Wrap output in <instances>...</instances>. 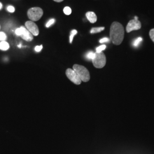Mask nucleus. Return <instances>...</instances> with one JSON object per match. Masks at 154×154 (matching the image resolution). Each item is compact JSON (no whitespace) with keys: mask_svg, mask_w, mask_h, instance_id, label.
<instances>
[{"mask_svg":"<svg viewBox=\"0 0 154 154\" xmlns=\"http://www.w3.org/2000/svg\"><path fill=\"white\" fill-rule=\"evenodd\" d=\"M25 27L34 36H37L39 33V29L36 23L32 21L25 22Z\"/></svg>","mask_w":154,"mask_h":154,"instance_id":"nucleus-7","label":"nucleus"},{"mask_svg":"<svg viewBox=\"0 0 154 154\" xmlns=\"http://www.w3.org/2000/svg\"><path fill=\"white\" fill-rule=\"evenodd\" d=\"M142 41V38L141 37H139L137 39H136L135 40V41L134 42V45L135 46H137L139 45V44L140 43V42Z\"/></svg>","mask_w":154,"mask_h":154,"instance_id":"nucleus-19","label":"nucleus"},{"mask_svg":"<svg viewBox=\"0 0 154 154\" xmlns=\"http://www.w3.org/2000/svg\"><path fill=\"white\" fill-rule=\"evenodd\" d=\"M6 9H7V11L10 13H13L15 11V8L13 6H8Z\"/></svg>","mask_w":154,"mask_h":154,"instance_id":"nucleus-20","label":"nucleus"},{"mask_svg":"<svg viewBox=\"0 0 154 154\" xmlns=\"http://www.w3.org/2000/svg\"><path fill=\"white\" fill-rule=\"evenodd\" d=\"M72 9L69 7V6H66L63 9V12L66 15H70L72 13Z\"/></svg>","mask_w":154,"mask_h":154,"instance_id":"nucleus-13","label":"nucleus"},{"mask_svg":"<svg viewBox=\"0 0 154 154\" xmlns=\"http://www.w3.org/2000/svg\"><path fill=\"white\" fill-rule=\"evenodd\" d=\"M54 22H55V20L54 19H53V18L50 19L49 21L47 22V23L46 24V28H49L51 25L54 23Z\"/></svg>","mask_w":154,"mask_h":154,"instance_id":"nucleus-18","label":"nucleus"},{"mask_svg":"<svg viewBox=\"0 0 154 154\" xmlns=\"http://www.w3.org/2000/svg\"><path fill=\"white\" fill-rule=\"evenodd\" d=\"M106 46L105 45H102L98 47V48L96 49V51H97L96 52H97V53L102 52V51L106 49Z\"/></svg>","mask_w":154,"mask_h":154,"instance_id":"nucleus-15","label":"nucleus"},{"mask_svg":"<svg viewBox=\"0 0 154 154\" xmlns=\"http://www.w3.org/2000/svg\"><path fill=\"white\" fill-rule=\"evenodd\" d=\"M21 29V37L23 39L30 42L32 41L33 39V35L32 34L30 33L28 29L23 26H21L20 27Z\"/></svg>","mask_w":154,"mask_h":154,"instance_id":"nucleus-8","label":"nucleus"},{"mask_svg":"<svg viewBox=\"0 0 154 154\" xmlns=\"http://www.w3.org/2000/svg\"><path fill=\"white\" fill-rule=\"evenodd\" d=\"M149 35L150 38L151 39V40L154 43V28L150 30V31L149 32Z\"/></svg>","mask_w":154,"mask_h":154,"instance_id":"nucleus-17","label":"nucleus"},{"mask_svg":"<svg viewBox=\"0 0 154 154\" xmlns=\"http://www.w3.org/2000/svg\"><path fill=\"white\" fill-rule=\"evenodd\" d=\"M141 22L138 20V17H135L134 20H130L127 25V33H130L134 30H138L141 29Z\"/></svg>","mask_w":154,"mask_h":154,"instance_id":"nucleus-5","label":"nucleus"},{"mask_svg":"<svg viewBox=\"0 0 154 154\" xmlns=\"http://www.w3.org/2000/svg\"><path fill=\"white\" fill-rule=\"evenodd\" d=\"M78 32H77V30H72L70 32V43L72 44V40H73V38L77 34Z\"/></svg>","mask_w":154,"mask_h":154,"instance_id":"nucleus-12","label":"nucleus"},{"mask_svg":"<svg viewBox=\"0 0 154 154\" xmlns=\"http://www.w3.org/2000/svg\"><path fill=\"white\" fill-rule=\"evenodd\" d=\"M66 75L67 78L75 85H80L82 81L78 77V74L73 69H67L66 71Z\"/></svg>","mask_w":154,"mask_h":154,"instance_id":"nucleus-6","label":"nucleus"},{"mask_svg":"<svg viewBox=\"0 0 154 154\" xmlns=\"http://www.w3.org/2000/svg\"><path fill=\"white\" fill-rule=\"evenodd\" d=\"M7 39V36L6 34L4 32H0V41H5Z\"/></svg>","mask_w":154,"mask_h":154,"instance_id":"nucleus-16","label":"nucleus"},{"mask_svg":"<svg viewBox=\"0 0 154 154\" xmlns=\"http://www.w3.org/2000/svg\"><path fill=\"white\" fill-rule=\"evenodd\" d=\"M95 56V53L93 51H90L86 54V58L88 60H93Z\"/></svg>","mask_w":154,"mask_h":154,"instance_id":"nucleus-14","label":"nucleus"},{"mask_svg":"<svg viewBox=\"0 0 154 154\" xmlns=\"http://www.w3.org/2000/svg\"><path fill=\"white\" fill-rule=\"evenodd\" d=\"M53 1H54L55 2H62L63 0H53Z\"/></svg>","mask_w":154,"mask_h":154,"instance_id":"nucleus-24","label":"nucleus"},{"mask_svg":"<svg viewBox=\"0 0 154 154\" xmlns=\"http://www.w3.org/2000/svg\"><path fill=\"white\" fill-rule=\"evenodd\" d=\"M9 45L6 41H1L0 42V50L6 51L9 49Z\"/></svg>","mask_w":154,"mask_h":154,"instance_id":"nucleus-10","label":"nucleus"},{"mask_svg":"<svg viewBox=\"0 0 154 154\" xmlns=\"http://www.w3.org/2000/svg\"><path fill=\"white\" fill-rule=\"evenodd\" d=\"M125 36V29L121 23L118 22L112 23L110 30V39L116 45L121 44Z\"/></svg>","mask_w":154,"mask_h":154,"instance_id":"nucleus-1","label":"nucleus"},{"mask_svg":"<svg viewBox=\"0 0 154 154\" xmlns=\"http://www.w3.org/2000/svg\"><path fill=\"white\" fill-rule=\"evenodd\" d=\"M110 41V39L108 38H103L99 40V42L100 43H104V42H108Z\"/></svg>","mask_w":154,"mask_h":154,"instance_id":"nucleus-21","label":"nucleus"},{"mask_svg":"<svg viewBox=\"0 0 154 154\" xmlns=\"http://www.w3.org/2000/svg\"><path fill=\"white\" fill-rule=\"evenodd\" d=\"M0 29H1V25H0Z\"/></svg>","mask_w":154,"mask_h":154,"instance_id":"nucleus-27","label":"nucleus"},{"mask_svg":"<svg viewBox=\"0 0 154 154\" xmlns=\"http://www.w3.org/2000/svg\"><path fill=\"white\" fill-rule=\"evenodd\" d=\"M18 46L19 48H21V45H18Z\"/></svg>","mask_w":154,"mask_h":154,"instance_id":"nucleus-26","label":"nucleus"},{"mask_svg":"<svg viewBox=\"0 0 154 154\" xmlns=\"http://www.w3.org/2000/svg\"><path fill=\"white\" fill-rule=\"evenodd\" d=\"M15 33L17 35L20 36L21 34V28H17L16 30V31H15Z\"/></svg>","mask_w":154,"mask_h":154,"instance_id":"nucleus-23","label":"nucleus"},{"mask_svg":"<svg viewBox=\"0 0 154 154\" xmlns=\"http://www.w3.org/2000/svg\"><path fill=\"white\" fill-rule=\"evenodd\" d=\"M42 48H43V46H42V45H40V46H35V51H37V52H39V51H41V50L42 49Z\"/></svg>","mask_w":154,"mask_h":154,"instance_id":"nucleus-22","label":"nucleus"},{"mask_svg":"<svg viewBox=\"0 0 154 154\" xmlns=\"http://www.w3.org/2000/svg\"><path fill=\"white\" fill-rule=\"evenodd\" d=\"M93 65L97 69H102L106 65V57L103 52L95 53V56L92 60Z\"/></svg>","mask_w":154,"mask_h":154,"instance_id":"nucleus-3","label":"nucleus"},{"mask_svg":"<svg viewBox=\"0 0 154 154\" xmlns=\"http://www.w3.org/2000/svg\"><path fill=\"white\" fill-rule=\"evenodd\" d=\"M72 69L76 72L78 77H79L82 81L84 82L89 81L90 79V72L85 66L75 64L72 67Z\"/></svg>","mask_w":154,"mask_h":154,"instance_id":"nucleus-2","label":"nucleus"},{"mask_svg":"<svg viewBox=\"0 0 154 154\" xmlns=\"http://www.w3.org/2000/svg\"><path fill=\"white\" fill-rule=\"evenodd\" d=\"M44 14L43 10L39 7H34L29 9L28 11V16L32 21H37Z\"/></svg>","mask_w":154,"mask_h":154,"instance_id":"nucleus-4","label":"nucleus"},{"mask_svg":"<svg viewBox=\"0 0 154 154\" xmlns=\"http://www.w3.org/2000/svg\"><path fill=\"white\" fill-rule=\"evenodd\" d=\"M105 27H98V28H93L90 30V33L95 34V33H98L102 32L105 30Z\"/></svg>","mask_w":154,"mask_h":154,"instance_id":"nucleus-11","label":"nucleus"},{"mask_svg":"<svg viewBox=\"0 0 154 154\" xmlns=\"http://www.w3.org/2000/svg\"><path fill=\"white\" fill-rule=\"evenodd\" d=\"M2 8V4L0 2V10H1Z\"/></svg>","mask_w":154,"mask_h":154,"instance_id":"nucleus-25","label":"nucleus"},{"mask_svg":"<svg viewBox=\"0 0 154 154\" xmlns=\"http://www.w3.org/2000/svg\"><path fill=\"white\" fill-rule=\"evenodd\" d=\"M86 16L87 17L88 21L91 23H94L97 22V17L95 14V13L93 11L87 12L86 13Z\"/></svg>","mask_w":154,"mask_h":154,"instance_id":"nucleus-9","label":"nucleus"}]
</instances>
